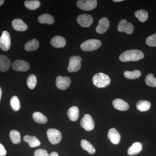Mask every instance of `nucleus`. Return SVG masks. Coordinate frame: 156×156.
<instances>
[{"mask_svg": "<svg viewBox=\"0 0 156 156\" xmlns=\"http://www.w3.org/2000/svg\"><path fill=\"white\" fill-rule=\"evenodd\" d=\"M142 51L137 50H127L121 54L119 56L120 61L123 62L130 61H137L144 57Z\"/></svg>", "mask_w": 156, "mask_h": 156, "instance_id": "nucleus-1", "label": "nucleus"}, {"mask_svg": "<svg viewBox=\"0 0 156 156\" xmlns=\"http://www.w3.org/2000/svg\"><path fill=\"white\" fill-rule=\"evenodd\" d=\"M92 82L93 84L98 88H105L110 83L111 79L107 75L99 73H96L93 77Z\"/></svg>", "mask_w": 156, "mask_h": 156, "instance_id": "nucleus-2", "label": "nucleus"}, {"mask_svg": "<svg viewBox=\"0 0 156 156\" xmlns=\"http://www.w3.org/2000/svg\"><path fill=\"white\" fill-rule=\"evenodd\" d=\"M101 45V42L97 39H90L85 41L80 45L82 50L85 51H92L97 50Z\"/></svg>", "mask_w": 156, "mask_h": 156, "instance_id": "nucleus-3", "label": "nucleus"}, {"mask_svg": "<svg viewBox=\"0 0 156 156\" xmlns=\"http://www.w3.org/2000/svg\"><path fill=\"white\" fill-rule=\"evenodd\" d=\"M47 135L49 141L53 144H57L61 141L62 134L58 130L54 128H50L47 131Z\"/></svg>", "mask_w": 156, "mask_h": 156, "instance_id": "nucleus-4", "label": "nucleus"}, {"mask_svg": "<svg viewBox=\"0 0 156 156\" xmlns=\"http://www.w3.org/2000/svg\"><path fill=\"white\" fill-rule=\"evenodd\" d=\"M82 58L79 56H73L70 57L69 60V64L68 67L69 72H76L80 69L81 62Z\"/></svg>", "mask_w": 156, "mask_h": 156, "instance_id": "nucleus-5", "label": "nucleus"}, {"mask_svg": "<svg viewBox=\"0 0 156 156\" xmlns=\"http://www.w3.org/2000/svg\"><path fill=\"white\" fill-rule=\"evenodd\" d=\"M97 5L96 0H80L77 2L78 8L84 11H88L93 10Z\"/></svg>", "mask_w": 156, "mask_h": 156, "instance_id": "nucleus-6", "label": "nucleus"}, {"mask_svg": "<svg viewBox=\"0 0 156 156\" xmlns=\"http://www.w3.org/2000/svg\"><path fill=\"white\" fill-rule=\"evenodd\" d=\"M117 30L118 31L131 34L134 32V27L132 23L128 22L126 20L122 19L119 23Z\"/></svg>", "mask_w": 156, "mask_h": 156, "instance_id": "nucleus-7", "label": "nucleus"}, {"mask_svg": "<svg viewBox=\"0 0 156 156\" xmlns=\"http://www.w3.org/2000/svg\"><path fill=\"white\" fill-rule=\"evenodd\" d=\"M11 44L10 34L7 31H4L0 37V48L4 51H8L11 47Z\"/></svg>", "mask_w": 156, "mask_h": 156, "instance_id": "nucleus-8", "label": "nucleus"}, {"mask_svg": "<svg viewBox=\"0 0 156 156\" xmlns=\"http://www.w3.org/2000/svg\"><path fill=\"white\" fill-rule=\"evenodd\" d=\"M80 125L86 131H92L95 127L94 120L90 115L86 114L81 120Z\"/></svg>", "mask_w": 156, "mask_h": 156, "instance_id": "nucleus-9", "label": "nucleus"}, {"mask_svg": "<svg viewBox=\"0 0 156 156\" xmlns=\"http://www.w3.org/2000/svg\"><path fill=\"white\" fill-rule=\"evenodd\" d=\"M93 17L87 14H82L79 15L77 18V22L82 27H89L93 23Z\"/></svg>", "mask_w": 156, "mask_h": 156, "instance_id": "nucleus-10", "label": "nucleus"}, {"mask_svg": "<svg viewBox=\"0 0 156 156\" xmlns=\"http://www.w3.org/2000/svg\"><path fill=\"white\" fill-rule=\"evenodd\" d=\"M56 86L58 89L65 90L69 87L71 84V80L67 76H58L56 79Z\"/></svg>", "mask_w": 156, "mask_h": 156, "instance_id": "nucleus-11", "label": "nucleus"}, {"mask_svg": "<svg viewBox=\"0 0 156 156\" xmlns=\"http://www.w3.org/2000/svg\"><path fill=\"white\" fill-rule=\"evenodd\" d=\"M12 68L17 71L25 72L30 69V66L27 62L22 60H16L12 63Z\"/></svg>", "mask_w": 156, "mask_h": 156, "instance_id": "nucleus-12", "label": "nucleus"}, {"mask_svg": "<svg viewBox=\"0 0 156 156\" xmlns=\"http://www.w3.org/2000/svg\"><path fill=\"white\" fill-rule=\"evenodd\" d=\"M110 25L109 21L106 17H103L100 19L98 24L96 28L97 33L103 34L106 32L109 28Z\"/></svg>", "mask_w": 156, "mask_h": 156, "instance_id": "nucleus-13", "label": "nucleus"}, {"mask_svg": "<svg viewBox=\"0 0 156 156\" xmlns=\"http://www.w3.org/2000/svg\"><path fill=\"white\" fill-rule=\"evenodd\" d=\"M108 137L111 142L114 144H119L121 140V135L114 128H112L109 130Z\"/></svg>", "mask_w": 156, "mask_h": 156, "instance_id": "nucleus-14", "label": "nucleus"}, {"mask_svg": "<svg viewBox=\"0 0 156 156\" xmlns=\"http://www.w3.org/2000/svg\"><path fill=\"white\" fill-rule=\"evenodd\" d=\"M50 44L55 48H64L66 45V41L63 37L56 36L51 39Z\"/></svg>", "mask_w": 156, "mask_h": 156, "instance_id": "nucleus-15", "label": "nucleus"}, {"mask_svg": "<svg viewBox=\"0 0 156 156\" xmlns=\"http://www.w3.org/2000/svg\"><path fill=\"white\" fill-rule=\"evenodd\" d=\"M112 104L115 108L122 111L128 110L129 108V105L124 100L119 98H116L113 101Z\"/></svg>", "mask_w": 156, "mask_h": 156, "instance_id": "nucleus-16", "label": "nucleus"}, {"mask_svg": "<svg viewBox=\"0 0 156 156\" xmlns=\"http://www.w3.org/2000/svg\"><path fill=\"white\" fill-rule=\"evenodd\" d=\"M12 26L14 30L18 31H24L28 28V26L20 19H15L12 21Z\"/></svg>", "mask_w": 156, "mask_h": 156, "instance_id": "nucleus-17", "label": "nucleus"}, {"mask_svg": "<svg viewBox=\"0 0 156 156\" xmlns=\"http://www.w3.org/2000/svg\"><path fill=\"white\" fill-rule=\"evenodd\" d=\"M11 65V60L7 56L0 55V70L2 72H5L9 70Z\"/></svg>", "mask_w": 156, "mask_h": 156, "instance_id": "nucleus-18", "label": "nucleus"}, {"mask_svg": "<svg viewBox=\"0 0 156 156\" xmlns=\"http://www.w3.org/2000/svg\"><path fill=\"white\" fill-rule=\"evenodd\" d=\"M142 150V144L139 142H135L128 149V154L130 156L135 155L140 153Z\"/></svg>", "mask_w": 156, "mask_h": 156, "instance_id": "nucleus-19", "label": "nucleus"}, {"mask_svg": "<svg viewBox=\"0 0 156 156\" xmlns=\"http://www.w3.org/2000/svg\"><path fill=\"white\" fill-rule=\"evenodd\" d=\"M80 111L77 107L73 106L70 108L67 111V115L70 120L75 122L79 119Z\"/></svg>", "mask_w": 156, "mask_h": 156, "instance_id": "nucleus-20", "label": "nucleus"}, {"mask_svg": "<svg viewBox=\"0 0 156 156\" xmlns=\"http://www.w3.org/2000/svg\"><path fill=\"white\" fill-rule=\"evenodd\" d=\"M25 142L28 143L29 145L31 147H35L41 145V142L35 136L25 135L23 137Z\"/></svg>", "mask_w": 156, "mask_h": 156, "instance_id": "nucleus-21", "label": "nucleus"}, {"mask_svg": "<svg viewBox=\"0 0 156 156\" xmlns=\"http://www.w3.org/2000/svg\"><path fill=\"white\" fill-rule=\"evenodd\" d=\"M38 20L42 24H52L55 21L53 16L48 14H42L39 16Z\"/></svg>", "mask_w": 156, "mask_h": 156, "instance_id": "nucleus-22", "label": "nucleus"}, {"mask_svg": "<svg viewBox=\"0 0 156 156\" xmlns=\"http://www.w3.org/2000/svg\"><path fill=\"white\" fill-rule=\"evenodd\" d=\"M39 47V42L36 39H32L29 41L25 44L24 49L27 51H34L37 50Z\"/></svg>", "mask_w": 156, "mask_h": 156, "instance_id": "nucleus-23", "label": "nucleus"}, {"mask_svg": "<svg viewBox=\"0 0 156 156\" xmlns=\"http://www.w3.org/2000/svg\"><path fill=\"white\" fill-rule=\"evenodd\" d=\"M81 146L84 150L87 151L88 153L93 154L95 152V149L94 147L87 140L83 139L81 141Z\"/></svg>", "mask_w": 156, "mask_h": 156, "instance_id": "nucleus-24", "label": "nucleus"}, {"mask_svg": "<svg viewBox=\"0 0 156 156\" xmlns=\"http://www.w3.org/2000/svg\"><path fill=\"white\" fill-rule=\"evenodd\" d=\"M151 103L146 100H140L136 104L137 109L141 112L147 111L151 108Z\"/></svg>", "mask_w": 156, "mask_h": 156, "instance_id": "nucleus-25", "label": "nucleus"}, {"mask_svg": "<svg viewBox=\"0 0 156 156\" xmlns=\"http://www.w3.org/2000/svg\"><path fill=\"white\" fill-rule=\"evenodd\" d=\"M134 15L140 22L142 23L147 21L148 17V13L144 10H140L135 11Z\"/></svg>", "mask_w": 156, "mask_h": 156, "instance_id": "nucleus-26", "label": "nucleus"}, {"mask_svg": "<svg viewBox=\"0 0 156 156\" xmlns=\"http://www.w3.org/2000/svg\"><path fill=\"white\" fill-rule=\"evenodd\" d=\"M33 118L34 122L39 124H45L48 122V119L41 113L35 112L33 114Z\"/></svg>", "mask_w": 156, "mask_h": 156, "instance_id": "nucleus-27", "label": "nucleus"}, {"mask_svg": "<svg viewBox=\"0 0 156 156\" xmlns=\"http://www.w3.org/2000/svg\"><path fill=\"white\" fill-rule=\"evenodd\" d=\"M124 76L127 79L135 80L141 76V73L138 70H134L132 71H126L124 73Z\"/></svg>", "mask_w": 156, "mask_h": 156, "instance_id": "nucleus-28", "label": "nucleus"}, {"mask_svg": "<svg viewBox=\"0 0 156 156\" xmlns=\"http://www.w3.org/2000/svg\"><path fill=\"white\" fill-rule=\"evenodd\" d=\"M10 139L14 144H19L21 142V136L19 131L12 130L9 134Z\"/></svg>", "mask_w": 156, "mask_h": 156, "instance_id": "nucleus-29", "label": "nucleus"}, {"mask_svg": "<svg viewBox=\"0 0 156 156\" xmlns=\"http://www.w3.org/2000/svg\"><path fill=\"white\" fill-rule=\"evenodd\" d=\"M24 5L27 9L31 10H34L40 7L41 3L37 0H30L26 1L24 2Z\"/></svg>", "mask_w": 156, "mask_h": 156, "instance_id": "nucleus-30", "label": "nucleus"}, {"mask_svg": "<svg viewBox=\"0 0 156 156\" xmlns=\"http://www.w3.org/2000/svg\"><path fill=\"white\" fill-rule=\"evenodd\" d=\"M27 85L29 88L31 89H34L37 83L36 76L34 74H31L27 78Z\"/></svg>", "mask_w": 156, "mask_h": 156, "instance_id": "nucleus-31", "label": "nucleus"}, {"mask_svg": "<svg viewBox=\"0 0 156 156\" xmlns=\"http://www.w3.org/2000/svg\"><path fill=\"white\" fill-rule=\"evenodd\" d=\"M10 104L12 109L15 111H18L20 109V102L17 96H14L11 98L10 100Z\"/></svg>", "mask_w": 156, "mask_h": 156, "instance_id": "nucleus-32", "label": "nucleus"}, {"mask_svg": "<svg viewBox=\"0 0 156 156\" xmlns=\"http://www.w3.org/2000/svg\"><path fill=\"white\" fill-rule=\"evenodd\" d=\"M145 82L149 87H156V78L154 77L153 74L150 73L147 75L145 78Z\"/></svg>", "mask_w": 156, "mask_h": 156, "instance_id": "nucleus-33", "label": "nucleus"}, {"mask_svg": "<svg viewBox=\"0 0 156 156\" xmlns=\"http://www.w3.org/2000/svg\"><path fill=\"white\" fill-rule=\"evenodd\" d=\"M146 43L149 47H156V34L148 37L146 40Z\"/></svg>", "mask_w": 156, "mask_h": 156, "instance_id": "nucleus-34", "label": "nucleus"}, {"mask_svg": "<svg viewBox=\"0 0 156 156\" xmlns=\"http://www.w3.org/2000/svg\"><path fill=\"white\" fill-rule=\"evenodd\" d=\"M34 156H50L48 152L45 150L39 149L35 151Z\"/></svg>", "mask_w": 156, "mask_h": 156, "instance_id": "nucleus-35", "label": "nucleus"}, {"mask_svg": "<svg viewBox=\"0 0 156 156\" xmlns=\"http://www.w3.org/2000/svg\"><path fill=\"white\" fill-rule=\"evenodd\" d=\"M7 154V151L4 146L0 143V156H5Z\"/></svg>", "mask_w": 156, "mask_h": 156, "instance_id": "nucleus-36", "label": "nucleus"}, {"mask_svg": "<svg viewBox=\"0 0 156 156\" xmlns=\"http://www.w3.org/2000/svg\"><path fill=\"white\" fill-rule=\"evenodd\" d=\"M50 156H58V155L56 152H53L50 154Z\"/></svg>", "mask_w": 156, "mask_h": 156, "instance_id": "nucleus-37", "label": "nucleus"}, {"mask_svg": "<svg viewBox=\"0 0 156 156\" xmlns=\"http://www.w3.org/2000/svg\"><path fill=\"white\" fill-rule=\"evenodd\" d=\"M4 2H5V1L4 0H0V6L2 5Z\"/></svg>", "mask_w": 156, "mask_h": 156, "instance_id": "nucleus-38", "label": "nucleus"}, {"mask_svg": "<svg viewBox=\"0 0 156 156\" xmlns=\"http://www.w3.org/2000/svg\"><path fill=\"white\" fill-rule=\"evenodd\" d=\"M2 88L0 87V101H1V98H2Z\"/></svg>", "mask_w": 156, "mask_h": 156, "instance_id": "nucleus-39", "label": "nucleus"}, {"mask_svg": "<svg viewBox=\"0 0 156 156\" xmlns=\"http://www.w3.org/2000/svg\"><path fill=\"white\" fill-rule=\"evenodd\" d=\"M123 0H114L113 2H122Z\"/></svg>", "mask_w": 156, "mask_h": 156, "instance_id": "nucleus-40", "label": "nucleus"}]
</instances>
